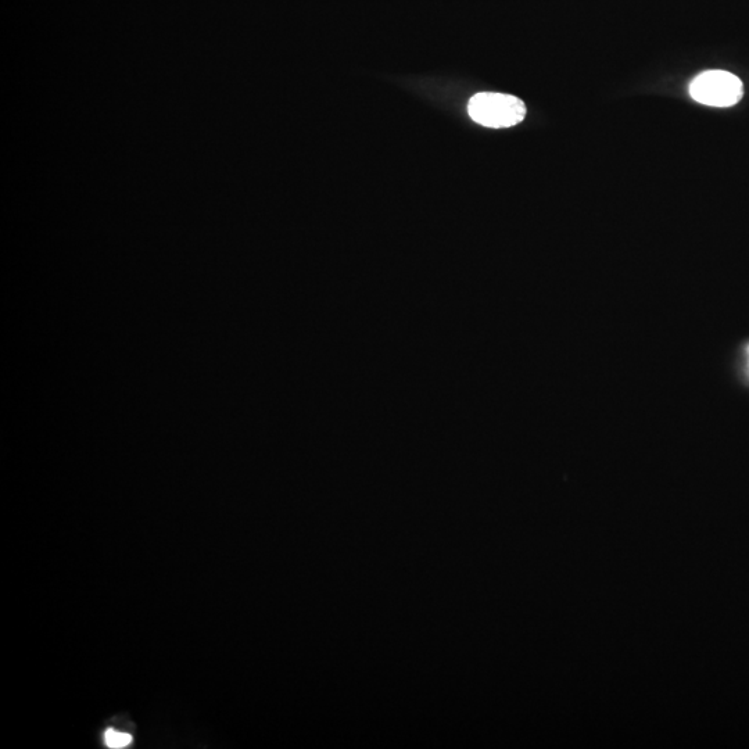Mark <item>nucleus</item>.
<instances>
[{"instance_id": "2", "label": "nucleus", "mask_w": 749, "mask_h": 749, "mask_svg": "<svg viewBox=\"0 0 749 749\" xmlns=\"http://www.w3.org/2000/svg\"><path fill=\"white\" fill-rule=\"evenodd\" d=\"M690 95L705 106L730 107L743 98L744 86L740 78L727 71H705L691 82Z\"/></svg>"}, {"instance_id": "3", "label": "nucleus", "mask_w": 749, "mask_h": 749, "mask_svg": "<svg viewBox=\"0 0 749 749\" xmlns=\"http://www.w3.org/2000/svg\"><path fill=\"white\" fill-rule=\"evenodd\" d=\"M105 743L111 749L127 748L132 743V736H129L128 733L109 729L105 733Z\"/></svg>"}, {"instance_id": "1", "label": "nucleus", "mask_w": 749, "mask_h": 749, "mask_svg": "<svg viewBox=\"0 0 749 749\" xmlns=\"http://www.w3.org/2000/svg\"><path fill=\"white\" fill-rule=\"evenodd\" d=\"M468 113L483 127L510 128L525 120L526 106L512 95L482 92L469 100Z\"/></svg>"}]
</instances>
